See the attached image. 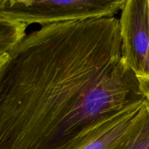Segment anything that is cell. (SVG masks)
<instances>
[{
  "instance_id": "obj_1",
  "label": "cell",
  "mask_w": 149,
  "mask_h": 149,
  "mask_svg": "<svg viewBox=\"0 0 149 149\" xmlns=\"http://www.w3.org/2000/svg\"><path fill=\"white\" fill-rule=\"evenodd\" d=\"M146 97L116 17L42 26L0 66V149H76Z\"/></svg>"
},
{
  "instance_id": "obj_5",
  "label": "cell",
  "mask_w": 149,
  "mask_h": 149,
  "mask_svg": "<svg viewBox=\"0 0 149 149\" xmlns=\"http://www.w3.org/2000/svg\"><path fill=\"white\" fill-rule=\"evenodd\" d=\"M28 26L0 13V56L8 53L26 36Z\"/></svg>"
},
{
  "instance_id": "obj_7",
  "label": "cell",
  "mask_w": 149,
  "mask_h": 149,
  "mask_svg": "<svg viewBox=\"0 0 149 149\" xmlns=\"http://www.w3.org/2000/svg\"><path fill=\"white\" fill-rule=\"evenodd\" d=\"M7 54H8V53H7V54H5V55H1V56H0V66H1V64L3 63V62H4V60H5L6 58H7Z\"/></svg>"
},
{
  "instance_id": "obj_6",
  "label": "cell",
  "mask_w": 149,
  "mask_h": 149,
  "mask_svg": "<svg viewBox=\"0 0 149 149\" xmlns=\"http://www.w3.org/2000/svg\"><path fill=\"white\" fill-rule=\"evenodd\" d=\"M116 149H149V90L146 91L142 116L138 126Z\"/></svg>"
},
{
  "instance_id": "obj_2",
  "label": "cell",
  "mask_w": 149,
  "mask_h": 149,
  "mask_svg": "<svg viewBox=\"0 0 149 149\" xmlns=\"http://www.w3.org/2000/svg\"><path fill=\"white\" fill-rule=\"evenodd\" d=\"M126 0H0V13L25 24L115 17Z\"/></svg>"
},
{
  "instance_id": "obj_8",
  "label": "cell",
  "mask_w": 149,
  "mask_h": 149,
  "mask_svg": "<svg viewBox=\"0 0 149 149\" xmlns=\"http://www.w3.org/2000/svg\"><path fill=\"white\" fill-rule=\"evenodd\" d=\"M148 2H149V0H148Z\"/></svg>"
},
{
  "instance_id": "obj_3",
  "label": "cell",
  "mask_w": 149,
  "mask_h": 149,
  "mask_svg": "<svg viewBox=\"0 0 149 149\" xmlns=\"http://www.w3.org/2000/svg\"><path fill=\"white\" fill-rule=\"evenodd\" d=\"M121 11L122 55L143 88L149 90L148 0H126Z\"/></svg>"
},
{
  "instance_id": "obj_4",
  "label": "cell",
  "mask_w": 149,
  "mask_h": 149,
  "mask_svg": "<svg viewBox=\"0 0 149 149\" xmlns=\"http://www.w3.org/2000/svg\"><path fill=\"white\" fill-rule=\"evenodd\" d=\"M143 103L138 107L113 118L97 133L76 149L117 148L138 126L142 116Z\"/></svg>"
}]
</instances>
